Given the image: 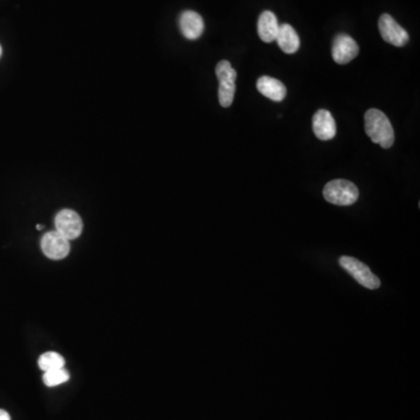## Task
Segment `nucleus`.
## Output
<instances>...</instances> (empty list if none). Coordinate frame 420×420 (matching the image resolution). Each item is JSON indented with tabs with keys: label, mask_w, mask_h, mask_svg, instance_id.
I'll use <instances>...</instances> for the list:
<instances>
[{
	"label": "nucleus",
	"mask_w": 420,
	"mask_h": 420,
	"mask_svg": "<svg viewBox=\"0 0 420 420\" xmlns=\"http://www.w3.org/2000/svg\"><path fill=\"white\" fill-rule=\"evenodd\" d=\"M365 133L375 144L390 148L394 143V131L390 121L378 109H370L365 115Z\"/></svg>",
	"instance_id": "f257e3e1"
},
{
	"label": "nucleus",
	"mask_w": 420,
	"mask_h": 420,
	"mask_svg": "<svg viewBox=\"0 0 420 420\" xmlns=\"http://www.w3.org/2000/svg\"><path fill=\"white\" fill-rule=\"evenodd\" d=\"M358 188L351 181L338 179L326 184L324 188V197L329 204L335 206H350L358 201Z\"/></svg>",
	"instance_id": "f03ea898"
},
{
	"label": "nucleus",
	"mask_w": 420,
	"mask_h": 420,
	"mask_svg": "<svg viewBox=\"0 0 420 420\" xmlns=\"http://www.w3.org/2000/svg\"><path fill=\"white\" fill-rule=\"evenodd\" d=\"M216 76L219 79V102L223 108L233 104L236 92L237 72L229 61H220L216 66Z\"/></svg>",
	"instance_id": "7ed1b4c3"
},
{
	"label": "nucleus",
	"mask_w": 420,
	"mask_h": 420,
	"mask_svg": "<svg viewBox=\"0 0 420 420\" xmlns=\"http://www.w3.org/2000/svg\"><path fill=\"white\" fill-rule=\"evenodd\" d=\"M338 262L360 285L365 286L369 289H376L381 286V280L371 272V270L365 262L349 256L341 257Z\"/></svg>",
	"instance_id": "20e7f679"
},
{
	"label": "nucleus",
	"mask_w": 420,
	"mask_h": 420,
	"mask_svg": "<svg viewBox=\"0 0 420 420\" xmlns=\"http://www.w3.org/2000/svg\"><path fill=\"white\" fill-rule=\"evenodd\" d=\"M55 228L56 231L67 240H76L82 233V219L74 210H61L55 217Z\"/></svg>",
	"instance_id": "39448f33"
},
{
	"label": "nucleus",
	"mask_w": 420,
	"mask_h": 420,
	"mask_svg": "<svg viewBox=\"0 0 420 420\" xmlns=\"http://www.w3.org/2000/svg\"><path fill=\"white\" fill-rule=\"evenodd\" d=\"M378 30L385 43L392 46L403 47L409 43V33L390 14H382L378 20Z\"/></svg>",
	"instance_id": "423d86ee"
},
{
	"label": "nucleus",
	"mask_w": 420,
	"mask_h": 420,
	"mask_svg": "<svg viewBox=\"0 0 420 420\" xmlns=\"http://www.w3.org/2000/svg\"><path fill=\"white\" fill-rule=\"evenodd\" d=\"M41 249L45 256L50 260H60L66 258L70 255V241L60 235L57 231H50L45 233L41 240Z\"/></svg>",
	"instance_id": "0eeeda50"
},
{
	"label": "nucleus",
	"mask_w": 420,
	"mask_h": 420,
	"mask_svg": "<svg viewBox=\"0 0 420 420\" xmlns=\"http://www.w3.org/2000/svg\"><path fill=\"white\" fill-rule=\"evenodd\" d=\"M360 48L348 34H338L335 36L332 46V56L338 65H347L358 55Z\"/></svg>",
	"instance_id": "6e6552de"
},
{
	"label": "nucleus",
	"mask_w": 420,
	"mask_h": 420,
	"mask_svg": "<svg viewBox=\"0 0 420 420\" xmlns=\"http://www.w3.org/2000/svg\"><path fill=\"white\" fill-rule=\"evenodd\" d=\"M313 132L320 140H331L336 136V123L328 110L320 109L312 119Z\"/></svg>",
	"instance_id": "1a4fd4ad"
},
{
	"label": "nucleus",
	"mask_w": 420,
	"mask_h": 420,
	"mask_svg": "<svg viewBox=\"0 0 420 420\" xmlns=\"http://www.w3.org/2000/svg\"><path fill=\"white\" fill-rule=\"evenodd\" d=\"M182 35L188 40H197L202 35L204 31V19L200 14L194 11H184L179 19Z\"/></svg>",
	"instance_id": "9d476101"
},
{
	"label": "nucleus",
	"mask_w": 420,
	"mask_h": 420,
	"mask_svg": "<svg viewBox=\"0 0 420 420\" xmlns=\"http://www.w3.org/2000/svg\"><path fill=\"white\" fill-rule=\"evenodd\" d=\"M256 86L262 96H265L273 102H282L285 99L286 87L280 79H273L270 76H262L257 81Z\"/></svg>",
	"instance_id": "9b49d317"
},
{
	"label": "nucleus",
	"mask_w": 420,
	"mask_h": 420,
	"mask_svg": "<svg viewBox=\"0 0 420 420\" xmlns=\"http://www.w3.org/2000/svg\"><path fill=\"white\" fill-rule=\"evenodd\" d=\"M257 30L262 41L266 43H273L280 31V23L275 13L271 11H264L258 19Z\"/></svg>",
	"instance_id": "f8f14e48"
},
{
	"label": "nucleus",
	"mask_w": 420,
	"mask_h": 420,
	"mask_svg": "<svg viewBox=\"0 0 420 420\" xmlns=\"http://www.w3.org/2000/svg\"><path fill=\"white\" fill-rule=\"evenodd\" d=\"M276 41L280 50L286 54H294L300 47V39L298 33L289 23L280 25V31L277 34Z\"/></svg>",
	"instance_id": "ddd939ff"
},
{
	"label": "nucleus",
	"mask_w": 420,
	"mask_h": 420,
	"mask_svg": "<svg viewBox=\"0 0 420 420\" xmlns=\"http://www.w3.org/2000/svg\"><path fill=\"white\" fill-rule=\"evenodd\" d=\"M38 363H39L40 369L46 372V371L61 369V368L65 367L66 362H65V358L55 351H48V353H45V354L40 356Z\"/></svg>",
	"instance_id": "4468645a"
},
{
	"label": "nucleus",
	"mask_w": 420,
	"mask_h": 420,
	"mask_svg": "<svg viewBox=\"0 0 420 420\" xmlns=\"http://www.w3.org/2000/svg\"><path fill=\"white\" fill-rule=\"evenodd\" d=\"M70 372L65 368H61V369H55V370L46 371L43 375V383L47 387H57V385L70 381Z\"/></svg>",
	"instance_id": "2eb2a0df"
},
{
	"label": "nucleus",
	"mask_w": 420,
	"mask_h": 420,
	"mask_svg": "<svg viewBox=\"0 0 420 420\" xmlns=\"http://www.w3.org/2000/svg\"><path fill=\"white\" fill-rule=\"evenodd\" d=\"M0 420H11L10 414H7V411L0 409Z\"/></svg>",
	"instance_id": "dca6fc26"
},
{
	"label": "nucleus",
	"mask_w": 420,
	"mask_h": 420,
	"mask_svg": "<svg viewBox=\"0 0 420 420\" xmlns=\"http://www.w3.org/2000/svg\"><path fill=\"white\" fill-rule=\"evenodd\" d=\"M36 229H38V230H43V226H41V224H38V226H36Z\"/></svg>",
	"instance_id": "f3484780"
},
{
	"label": "nucleus",
	"mask_w": 420,
	"mask_h": 420,
	"mask_svg": "<svg viewBox=\"0 0 420 420\" xmlns=\"http://www.w3.org/2000/svg\"><path fill=\"white\" fill-rule=\"evenodd\" d=\"M0 56H1V47H0Z\"/></svg>",
	"instance_id": "a211bd4d"
}]
</instances>
